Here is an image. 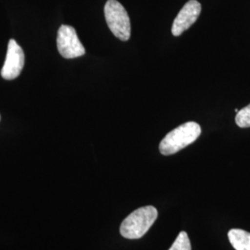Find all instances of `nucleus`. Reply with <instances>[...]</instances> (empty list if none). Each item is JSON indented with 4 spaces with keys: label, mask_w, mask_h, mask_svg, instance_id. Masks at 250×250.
Masks as SVG:
<instances>
[{
    "label": "nucleus",
    "mask_w": 250,
    "mask_h": 250,
    "mask_svg": "<svg viewBox=\"0 0 250 250\" xmlns=\"http://www.w3.org/2000/svg\"><path fill=\"white\" fill-rule=\"evenodd\" d=\"M158 218V210L153 206H146L132 212L121 225V234L127 239H138L150 229Z\"/></svg>",
    "instance_id": "f03ea898"
},
{
    "label": "nucleus",
    "mask_w": 250,
    "mask_h": 250,
    "mask_svg": "<svg viewBox=\"0 0 250 250\" xmlns=\"http://www.w3.org/2000/svg\"><path fill=\"white\" fill-rule=\"evenodd\" d=\"M104 13L112 34L122 41H128L131 36V22L125 7L117 0H107Z\"/></svg>",
    "instance_id": "7ed1b4c3"
},
{
    "label": "nucleus",
    "mask_w": 250,
    "mask_h": 250,
    "mask_svg": "<svg viewBox=\"0 0 250 250\" xmlns=\"http://www.w3.org/2000/svg\"><path fill=\"white\" fill-rule=\"evenodd\" d=\"M169 250H191V244L186 232H181Z\"/></svg>",
    "instance_id": "6e6552de"
},
{
    "label": "nucleus",
    "mask_w": 250,
    "mask_h": 250,
    "mask_svg": "<svg viewBox=\"0 0 250 250\" xmlns=\"http://www.w3.org/2000/svg\"><path fill=\"white\" fill-rule=\"evenodd\" d=\"M229 241L235 250H250V232L232 229L228 232Z\"/></svg>",
    "instance_id": "0eeeda50"
},
{
    "label": "nucleus",
    "mask_w": 250,
    "mask_h": 250,
    "mask_svg": "<svg viewBox=\"0 0 250 250\" xmlns=\"http://www.w3.org/2000/svg\"><path fill=\"white\" fill-rule=\"evenodd\" d=\"M24 66V53L14 39H10L8 45L6 61L1 70V76L5 80L17 78Z\"/></svg>",
    "instance_id": "39448f33"
},
{
    "label": "nucleus",
    "mask_w": 250,
    "mask_h": 250,
    "mask_svg": "<svg viewBox=\"0 0 250 250\" xmlns=\"http://www.w3.org/2000/svg\"><path fill=\"white\" fill-rule=\"evenodd\" d=\"M201 13V4L197 0H189L180 10L174 20L171 28V34L174 36H181L192 26Z\"/></svg>",
    "instance_id": "423d86ee"
},
{
    "label": "nucleus",
    "mask_w": 250,
    "mask_h": 250,
    "mask_svg": "<svg viewBox=\"0 0 250 250\" xmlns=\"http://www.w3.org/2000/svg\"><path fill=\"white\" fill-rule=\"evenodd\" d=\"M235 123L241 128L250 127V104L237 112L235 116Z\"/></svg>",
    "instance_id": "1a4fd4ad"
},
{
    "label": "nucleus",
    "mask_w": 250,
    "mask_h": 250,
    "mask_svg": "<svg viewBox=\"0 0 250 250\" xmlns=\"http://www.w3.org/2000/svg\"><path fill=\"white\" fill-rule=\"evenodd\" d=\"M234 111H235V112H236V113H237V112H238V111H239V110H238V109H237V108H235V109H234Z\"/></svg>",
    "instance_id": "9d476101"
},
{
    "label": "nucleus",
    "mask_w": 250,
    "mask_h": 250,
    "mask_svg": "<svg viewBox=\"0 0 250 250\" xmlns=\"http://www.w3.org/2000/svg\"><path fill=\"white\" fill-rule=\"evenodd\" d=\"M57 46L60 54L65 59L78 58L85 53L75 29L70 25H62L59 29Z\"/></svg>",
    "instance_id": "20e7f679"
},
{
    "label": "nucleus",
    "mask_w": 250,
    "mask_h": 250,
    "mask_svg": "<svg viewBox=\"0 0 250 250\" xmlns=\"http://www.w3.org/2000/svg\"><path fill=\"white\" fill-rule=\"evenodd\" d=\"M200 134L201 127L195 122L180 125L162 139L160 144V151L164 156L173 155L194 143Z\"/></svg>",
    "instance_id": "f257e3e1"
}]
</instances>
